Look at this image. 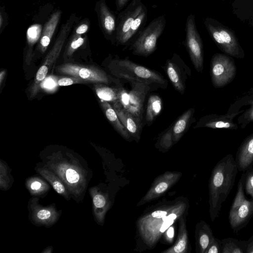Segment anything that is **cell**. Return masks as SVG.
Wrapping results in <instances>:
<instances>
[{
	"instance_id": "1",
	"label": "cell",
	"mask_w": 253,
	"mask_h": 253,
	"mask_svg": "<svg viewBox=\"0 0 253 253\" xmlns=\"http://www.w3.org/2000/svg\"><path fill=\"white\" fill-rule=\"evenodd\" d=\"M188 202L178 198L161 203L154 210L142 215L137 221L139 235L144 243L154 247L162 235L188 210Z\"/></svg>"
},
{
	"instance_id": "2",
	"label": "cell",
	"mask_w": 253,
	"mask_h": 253,
	"mask_svg": "<svg viewBox=\"0 0 253 253\" xmlns=\"http://www.w3.org/2000/svg\"><path fill=\"white\" fill-rule=\"evenodd\" d=\"M238 169L235 158L227 154L213 168L209 179V212L212 221L219 216L222 205L234 186Z\"/></svg>"
},
{
	"instance_id": "3",
	"label": "cell",
	"mask_w": 253,
	"mask_h": 253,
	"mask_svg": "<svg viewBox=\"0 0 253 253\" xmlns=\"http://www.w3.org/2000/svg\"><path fill=\"white\" fill-rule=\"evenodd\" d=\"M109 68L112 74L118 78L155 84L163 88L168 85L167 81L159 73L127 59L113 60Z\"/></svg>"
},
{
	"instance_id": "4",
	"label": "cell",
	"mask_w": 253,
	"mask_h": 253,
	"mask_svg": "<svg viewBox=\"0 0 253 253\" xmlns=\"http://www.w3.org/2000/svg\"><path fill=\"white\" fill-rule=\"evenodd\" d=\"M204 24L211 37L220 50L232 57H245L244 51L234 31L211 17L205 19Z\"/></svg>"
},
{
	"instance_id": "5",
	"label": "cell",
	"mask_w": 253,
	"mask_h": 253,
	"mask_svg": "<svg viewBox=\"0 0 253 253\" xmlns=\"http://www.w3.org/2000/svg\"><path fill=\"white\" fill-rule=\"evenodd\" d=\"M253 217V199H248L244 190V172L238 181L236 195L230 209L228 220L233 232L238 234Z\"/></svg>"
},
{
	"instance_id": "6",
	"label": "cell",
	"mask_w": 253,
	"mask_h": 253,
	"mask_svg": "<svg viewBox=\"0 0 253 253\" xmlns=\"http://www.w3.org/2000/svg\"><path fill=\"white\" fill-rule=\"evenodd\" d=\"M128 81L130 83L131 89L128 91L123 86L120 87L118 101L142 126L143 104L150 86L146 83L138 81Z\"/></svg>"
},
{
	"instance_id": "7",
	"label": "cell",
	"mask_w": 253,
	"mask_h": 253,
	"mask_svg": "<svg viewBox=\"0 0 253 253\" xmlns=\"http://www.w3.org/2000/svg\"><path fill=\"white\" fill-rule=\"evenodd\" d=\"M76 16L73 14L67 22L63 24L56 41L51 49L46 56L42 65L38 70L31 91V97L35 96L38 92L41 83L46 75L58 58L65 42L69 35L75 21Z\"/></svg>"
},
{
	"instance_id": "8",
	"label": "cell",
	"mask_w": 253,
	"mask_h": 253,
	"mask_svg": "<svg viewBox=\"0 0 253 253\" xmlns=\"http://www.w3.org/2000/svg\"><path fill=\"white\" fill-rule=\"evenodd\" d=\"M166 25L164 15L155 18L140 33L133 43L131 49L134 55L147 56L157 48L158 38L162 34Z\"/></svg>"
},
{
	"instance_id": "9",
	"label": "cell",
	"mask_w": 253,
	"mask_h": 253,
	"mask_svg": "<svg viewBox=\"0 0 253 253\" xmlns=\"http://www.w3.org/2000/svg\"><path fill=\"white\" fill-rule=\"evenodd\" d=\"M236 71L232 57L219 53L212 56L210 63V76L215 88L223 87L230 83L235 77Z\"/></svg>"
},
{
	"instance_id": "10",
	"label": "cell",
	"mask_w": 253,
	"mask_h": 253,
	"mask_svg": "<svg viewBox=\"0 0 253 253\" xmlns=\"http://www.w3.org/2000/svg\"><path fill=\"white\" fill-rule=\"evenodd\" d=\"M57 70L60 74L78 77L86 82L121 84L119 80L110 77L103 70L94 66L65 63L58 66Z\"/></svg>"
},
{
	"instance_id": "11",
	"label": "cell",
	"mask_w": 253,
	"mask_h": 253,
	"mask_svg": "<svg viewBox=\"0 0 253 253\" xmlns=\"http://www.w3.org/2000/svg\"><path fill=\"white\" fill-rule=\"evenodd\" d=\"M186 45L195 69L198 72H202L204 69L203 46L193 14L189 15L186 20Z\"/></svg>"
},
{
	"instance_id": "12",
	"label": "cell",
	"mask_w": 253,
	"mask_h": 253,
	"mask_svg": "<svg viewBox=\"0 0 253 253\" xmlns=\"http://www.w3.org/2000/svg\"><path fill=\"white\" fill-rule=\"evenodd\" d=\"M194 111V108L187 110L163 133L158 141L160 148L169 149L181 138L188 129Z\"/></svg>"
},
{
	"instance_id": "13",
	"label": "cell",
	"mask_w": 253,
	"mask_h": 253,
	"mask_svg": "<svg viewBox=\"0 0 253 253\" xmlns=\"http://www.w3.org/2000/svg\"><path fill=\"white\" fill-rule=\"evenodd\" d=\"M165 69L174 88L183 94L186 88V80L191 74L190 69L178 55L174 54L166 61Z\"/></svg>"
},
{
	"instance_id": "14",
	"label": "cell",
	"mask_w": 253,
	"mask_h": 253,
	"mask_svg": "<svg viewBox=\"0 0 253 253\" xmlns=\"http://www.w3.org/2000/svg\"><path fill=\"white\" fill-rule=\"evenodd\" d=\"M181 175V172L167 171L157 177L137 206H141L160 197L175 184Z\"/></svg>"
},
{
	"instance_id": "15",
	"label": "cell",
	"mask_w": 253,
	"mask_h": 253,
	"mask_svg": "<svg viewBox=\"0 0 253 253\" xmlns=\"http://www.w3.org/2000/svg\"><path fill=\"white\" fill-rule=\"evenodd\" d=\"M244 111L245 110H242L235 112H227L224 115L212 114L206 115L201 118L194 127L236 130L238 128V124L234 123V120Z\"/></svg>"
},
{
	"instance_id": "16",
	"label": "cell",
	"mask_w": 253,
	"mask_h": 253,
	"mask_svg": "<svg viewBox=\"0 0 253 253\" xmlns=\"http://www.w3.org/2000/svg\"><path fill=\"white\" fill-rule=\"evenodd\" d=\"M145 6L141 0H132L123 11L116 29V40L120 44L123 39L130 29L133 21Z\"/></svg>"
},
{
	"instance_id": "17",
	"label": "cell",
	"mask_w": 253,
	"mask_h": 253,
	"mask_svg": "<svg viewBox=\"0 0 253 253\" xmlns=\"http://www.w3.org/2000/svg\"><path fill=\"white\" fill-rule=\"evenodd\" d=\"M235 160L238 170L243 172L253 166V133L243 141L236 152Z\"/></svg>"
},
{
	"instance_id": "18",
	"label": "cell",
	"mask_w": 253,
	"mask_h": 253,
	"mask_svg": "<svg viewBox=\"0 0 253 253\" xmlns=\"http://www.w3.org/2000/svg\"><path fill=\"white\" fill-rule=\"evenodd\" d=\"M113 107L130 137L138 141L140 139L142 126L131 113L126 110L118 101L113 103Z\"/></svg>"
},
{
	"instance_id": "19",
	"label": "cell",
	"mask_w": 253,
	"mask_h": 253,
	"mask_svg": "<svg viewBox=\"0 0 253 253\" xmlns=\"http://www.w3.org/2000/svg\"><path fill=\"white\" fill-rule=\"evenodd\" d=\"M61 13L62 12L60 10L54 12L50 16L43 27L38 46L39 50L42 53L46 51L50 43L60 21Z\"/></svg>"
},
{
	"instance_id": "20",
	"label": "cell",
	"mask_w": 253,
	"mask_h": 253,
	"mask_svg": "<svg viewBox=\"0 0 253 253\" xmlns=\"http://www.w3.org/2000/svg\"><path fill=\"white\" fill-rule=\"evenodd\" d=\"M195 237L197 252L205 253L214 236L209 225L201 220L196 225Z\"/></svg>"
},
{
	"instance_id": "21",
	"label": "cell",
	"mask_w": 253,
	"mask_h": 253,
	"mask_svg": "<svg viewBox=\"0 0 253 253\" xmlns=\"http://www.w3.org/2000/svg\"><path fill=\"white\" fill-rule=\"evenodd\" d=\"M98 12L103 31L109 36L112 35L116 32V19L104 0L99 2Z\"/></svg>"
},
{
	"instance_id": "22",
	"label": "cell",
	"mask_w": 253,
	"mask_h": 253,
	"mask_svg": "<svg viewBox=\"0 0 253 253\" xmlns=\"http://www.w3.org/2000/svg\"><path fill=\"white\" fill-rule=\"evenodd\" d=\"M100 104L104 113L115 129L125 139L129 140L131 137L122 125L114 108L107 101L100 100Z\"/></svg>"
},
{
	"instance_id": "23",
	"label": "cell",
	"mask_w": 253,
	"mask_h": 253,
	"mask_svg": "<svg viewBox=\"0 0 253 253\" xmlns=\"http://www.w3.org/2000/svg\"><path fill=\"white\" fill-rule=\"evenodd\" d=\"M188 249V234L184 217L179 218V229L175 243L170 248L163 252L164 253H185Z\"/></svg>"
},
{
	"instance_id": "24",
	"label": "cell",
	"mask_w": 253,
	"mask_h": 253,
	"mask_svg": "<svg viewBox=\"0 0 253 253\" xmlns=\"http://www.w3.org/2000/svg\"><path fill=\"white\" fill-rule=\"evenodd\" d=\"M221 242V253H246L247 241L227 237L222 239Z\"/></svg>"
},
{
	"instance_id": "25",
	"label": "cell",
	"mask_w": 253,
	"mask_h": 253,
	"mask_svg": "<svg viewBox=\"0 0 253 253\" xmlns=\"http://www.w3.org/2000/svg\"><path fill=\"white\" fill-rule=\"evenodd\" d=\"M162 107V99L158 95L150 96L147 104L146 112V121L152 122L154 119L160 113Z\"/></svg>"
},
{
	"instance_id": "26",
	"label": "cell",
	"mask_w": 253,
	"mask_h": 253,
	"mask_svg": "<svg viewBox=\"0 0 253 253\" xmlns=\"http://www.w3.org/2000/svg\"><path fill=\"white\" fill-rule=\"evenodd\" d=\"M96 93L100 100L107 102L114 103L118 101V88L111 87L106 85H96L95 88Z\"/></svg>"
},
{
	"instance_id": "27",
	"label": "cell",
	"mask_w": 253,
	"mask_h": 253,
	"mask_svg": "<svg viewBox=\"0 0 253 253\" xmlns=\"http://www.w3.org/2000/svg\"><path fill=\"white\" fill-rule=\"evenodd\" d=\"M147 17V10L145 7L143 9L140 13L138 15L133 21L130 29L126 34L121 44H125L127 43L138 32L140 27L143 24Z\"/></svg>"
},
{
	"instance_id": "28",
	"label": "cell",
	"mask_w": 253,
	"mask_h": 253,
	"mask_svg": "<svg viewBox=\"0 0 253 253\" xmlns=\"http://www.w3.org/2000/svg\"><path fill=\"white\" fill-rule=\"evenodd\" d=\"M42 32V26L41 24H33L28 28L26 32V39L29 48H32L40 39Z\"/></svg>"
},
{
	"instance_id": "29",
	"label": "cell",
	"mask_w": 253,
	"mask_h": 253,
	"mask_svg": "<svg viewBox=\"0 0 253 253\" xmlns=\"http://www.w3.org/2000/svg\"><path fill=\"white\" fill-rule=\"evenodd\" d=\"M247 105H249V107L245 110V111L237 119L238 124L243 129L250 123L253 122V98L247 103L246 106Z\"/></svg>"
},
{
	"instance_id": "30",
	"label": "cell",
	"mask_w": 253,
	"mask_h": 253,
	"mask_svg": "<svg viewBox=\"0 0 253 253\" xmlns=\"http://www.w3.org/2000/svg\"><path fill=\"white\" fill-rule=\"evenodd\" d=\"M60 78L59 77L50 75L46 77L41 83L40 86L45 91L48 93H53L58 88V81Z\"/></svg>"
},
{
	"instance_id": "31",
	"label": "cell",
	"mask_w": 253,
	"mask_h": 253,
	"mask_svg": "<svg viewBox=\"0 0 253 253\" xmlns=\"http://www.w3.org/2000/svg\"><path fill=\"white\" fill-rule=\"evenodd\" d=\"M244 190L253 199V166L244 172Z\"/></svg>"
},
{
	"instance_id": "32",
	"label": "cell",
	"mask_w": 253,
	"mask_h": 253,
	"mask_svg": "<svg viewBox=\"0 0 253 253\" xmlns=\"http://www.w3.org/2000/svg\"><path fill=\"white\" fill-rule=\"evenodd\" d=\"M84 42V39L82 37V35L74 33L66 52L67 56H71L74 52L83 44Z\"/></svg>"
},
{
	"instance_id": "33",
	"label": "cell",
	"mask_w": 253,
	"mask_h": 253,
	"mask_svg": "<svg viewBox=\"0 0 253 253\" xmlns=\"http://www.w3.org/2000/svg\"><path fill=\"white\" fill-rule=\"evenodd\" d=\"M221 240L214 237L205 251V253H221Z\"/></svg>"
},
{
	"instance_id": "34",
	"label": "cell",
	"mask_w": 253,
	"mask_h": 253,
	"mask_svg": "<svg viewBox=\"0 0 253 253\" xmlns=\"http://www.w3.org/2000/svg\"><path fill=\"white\" fill-rule=\"evenodd\" d=\"M86 83L84 80L76 77L61 78L58 81L59 86H68L76 84Z\"/></svg>"
},
{
	"instance_id": "35",
	"label": "cell",
	"mask_w": 253,
	"mask_h": 253,
	"mask_svg": "<svg viewBox=\"0 0 253 253\" xmlns=\"http://www.w3.org/2000/svg\"><path fill=\"white\" fill-rule=\"evenodd\" d=\"M66 177L68 181L70 183L77 182L80 179L78 173L73 169H69L66 170Z\"/></svg>"
},
{
	"instance_id": "36",
	"label": "cell",
	"mask_w": 253,
	"mask_h": 253,
	"mask_svg": "<svg viewBox=\"0 0 253 253\" xmlns=\"http://www.w3.org/2000/svg\"><path fill=\"white\" fill-rule=\"evenodd\" d=\"M93 203L96 208H101L105 205L106 200L104 196L97 194L93 198Z\"/></svg>"
},
{
	"instance_id": "37",
	"label": "cell",
	"mask_w": 253,
	"mask_h": 253,
	"mask_svg": "<svg viewBox=\"0 0 253 253\" xmlns=\"http://www.w3.org/2000/svg\"><path fill=\"white\" fill-rule=\"evenodd\" d=\"M7 22V15L4 11V8L1 7L0 13V33L4 28Z\"/></svg>"
},
{
	"instance_id": "38",
	"label": "cell",
	"mask_w": 253,
	"mask_h": 253,
	"mask_svg": "<svg viewBox=\"0 0 253 253\" xmlns=\"http://www.w3.org/2000/svg\"><path fill=\"white\" fill-rule=\"evenodd\" d=\"M88 27V24L82 23L76 29L75 34L82 35L87 31Z\"/></svg>"
},
{
	"instance_id": "39",
	"label": "cell",
	"mask_w": 253,
	"mask_h": 253,
	"mask_svg": "<svg viewBox=\"0 0 253 253\" xmlns=\"http://www.w3.org/2000/svg\"><path fill=\"white\" fill-rule=\"evenodd\" d=\"M51 215L50 211L46 210H42L37 213V216L41 219H45L49 218Z\"/></svg>"
},
{
	"instance_id": "40",
	"label": "cell",
	"mask_w": 253,
	"mask_h": 253,
	"mask_svg": "<svg viewBox=\"0 0 253 253\" xmlns=\"http://www.w3.org/2000/svg\"><path fill=\"white\" fill-rule=\"evenodd\" d=\"M52 185L54 190L59 194H62L65 191L64 186L58 181H54Z\"/></svg>"
},
{
	"instance_id": "41",
	"label": "cell",
	"mask_w": 253,
	"mask_h": 253,
	"mask_svg": "<svg viewBox=\"0 0 253 253\" xmlns=\"http://www.w3.org/2000/svg\"><path fill=\"white\" fill-rule=\"evenodd\" d=\"M246 253H253V235L247 240Z\"/></svg>"
},
{
	"instance_id": "42",
	"label": "cell",
	"mask_w": 253,
	"mask_h": 253,
	"mask_svg": "<svg viewBox=\"0 0 253 253\" xmlns=\"http://www.w3.org/2000/svg\"><path fill=\"white\" fill-rule=\"evenodd\" d=\"M130 0H116V6L118 10H121Z\"/></svg>"
},
{
	"instance_id": "43",
	"label": "cell",
	"mask_w": 253,
	"mask_h": 253,
	"mask_svg": "<svg viewBox=\"0 0 253 253\" xmlns=\"http://www.w3.org/2000/svg\"><path fill=\"white\" fill-rule=\"evenodd\" d=\"M167 237L169 238V241H171V239L173 238L174 236V228L173 226H170L167 230Z\"/></svg>"
},
{
	"instance_id": "44",
	"label": "cell",
	"mask_w": 253,
	"mask_h": 253,
	"mask_svg": "<svg viewBox=\"0 0 253 253\" xmlns=\"http://www.w3.org/2000/svg\"><path fill=\"white\" fill-rule=\"evenodd\" d=\"M41 184L38 181L33 182L31 185V187L33 190H38L40 188Z\"/></svg>"
},
{
	"instance_id": "45",
	"label": "cell",
	"mask_w": 253,
	"mask_h": 253,
	"mask_svg": "<svg viewBox=\"0 0 253 253\" xmlns=\"http://www.w3.org/2000/svg\"><path fill=\"white\" fill-rule=\"evenodd\" d=\"M5 74V71H4V70L2 71L0 73V85L1 84L2 80L4 78Z\"/></svg>"
}]
</instances>
